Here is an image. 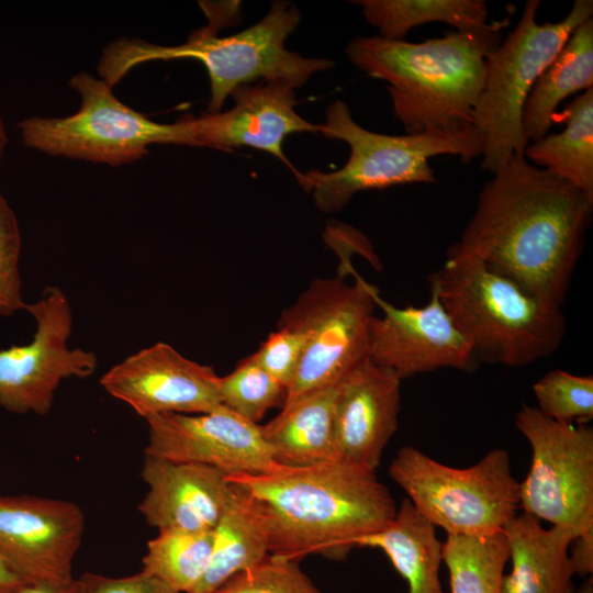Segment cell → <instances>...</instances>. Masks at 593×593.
Listing matches in <instances>:
<instances>
[{
  "instance_id": "d590c367",
  "label": "cell",
  "mask_w": 593,
  "mask_h": 593,
  "mask_svg": "<svg viewBox=\"0 0 593 593\" xmlns=\"http://www.w3.org/2000/svg\"><path fill=\"white\" fill-rule=\"evenodd\" d=\"M569 558L574 574L591 575L593 572V534L577 536L570 544Z\"/></svg>"
},
{
  "instance_id": "e0dca14e",
  "label": "cell",
  "mask_w": 593,
  "mask_h": 593,
  "mask_svg": "<svg viewBox=\"0 0 593 593\" xmlns=\"http://www.w3.org/2000/svg\"><path fill=\"white\" fill-rule=\"evenodd\" d=\"M294 91L290 82L281 79L236 87L230 96L234 100L230 110L181 118L188 146L254 147L280 159L299 181L302 172L283 154V139L292 133H318L320 124H312L296 113Z\"/></svg>"
},
{
  "instance_id": "8fae6325",
  "label": "cell",
  "mask_w": 593,
  "mask_h": 593,
  "mask_svg": "<svg viewBox=\"0 0 593 593\" xmlns=\"http://www.w3.org/2000/svg\"><path fill=\"white\" fill-rule=\"evenodd\" d=\"M516 428L532 448V463L519 482V508L552 526L593 534V429L562 423L523 405Z\"/></svg>"
},
{
  "instance_id": "e575fe53",
  "label": "cell",
  "mask_w": 593,
  "mask_h": 593,
  "mask_svg": "<svg viewBox=\"0 0 593 593\" xmlns=\"http://www.w3.org/2000/svg\"><path fill=\"white\" fill-rule=\"evenodd\" d=\"M199 5L209 21L208 25L202 29L215 35H217L220 29L237 23L236 16L240 13L239 1H199Z\"/></svg>"
},
{
  "instance_id": "cb8c5ba5",
  "label": "cell",
  "mask_w": 593,
  "mask_h": 593,
  "mask_svg": "<svg viewBox=\"0 0 593 593\" xmlns=\"http://www.w3.org/2000/svg\"><path fill=\"white\" fill-rule=\"evenodd\" d=\"M590 88H593L592 18L573 31L529 92L522 112V128L527 142H537L547 135L561 101Z\"/></svg>"
},
{
  "instance_id": "4fadbf2b",
  "label": "cell",
  "mask_w": 593,
  "mask_h": 593,
  "mask_svg": "<svg viewBox=\"0 0 593 593\" xmlns=\"http://www.w3.org/2000/svg\"><path fill=\"white\" fill-rule=\"evenodd\" d=\"M85 528L83 511L72 501L0 495V558L26 583L71 582Z\"/></svg>"
},
{
  "instance_id": "4316f807",
  "label": "cell",
  "mask_w": 593,
  "mask_h": 593,
  "mask_svg": "<svg viewBox=\"0 0 593 593\" xmlns=\"http://www.w3.org/2000/svg\"><path fill=\"white\" fill-rule=\"evenodd\" d=\"M508 557L503 532L478 537L447 535L443 562L450 593H501Z\"/></svg>"
},
{
  "instance_id": "74e56055",
  "label": "cell",
  "mask_w": 593,
  "mask_h": 593,
  "mask_svg": "<svg viewBox=\"0 0 593 593\" xmlns=\"http://www.w3.org/2000/svg\"><path fill=\"white\" fill-rule=\"evenodd\" d=\"M26 582L0 558V593H19Z\"/></svg>"
},
{
  "instance_id": "8992f818",
  "label": "cell",
  "mask_w": 593,
  "mask_h": 593,
  "mask_svg": "<svg viewBox=\"0 0 593 593\" xmlns=\"http://www.w3.org/2000/svg\"><path fill=\"white\" fill-rule=\"evenodd\" d=\"M325 115L318 133L345 142L349 147L348 160L335 171L310 170L298 181L325 213L343 210L361 191L436 182L429 165L434 156L458 155L469 163L482 155L483 141L474 126L459 132L380 134L359 125L342 100L333 102Z\"/></svg>"
},
{
  "instance_id": "f546056e",
  "label": "cell",
  "mask_w": 593,
  "mask_h": 593,
  "mask_svg": "<svg viewBox=\"0 0 593 593\" xmlns=\"http://www.w3.org/2000/svg\"><path fill=\"white\" fill-rule=\"evenodd\" d=\"M537 409L562 423L586 424L593 418V377L564 370L548 371L533 384Z\"/></svg>"
},
{
  "instance_id": "5b68a950",
  "label": "cell",
  "mask_w": 593,
  "mask_h": 593,
  "mask_svg": "<svg viewBox=\"0 0 593 593\" xmlns=\"http://www.w3.org/2000/svg\"><path fill=\"white\" fill-rule=\"evenodd\" d=\"M301 20L299 9L288 1H276L269 12L244 31L219 37L203 29L175 46H161L138 38L111 42L102 53L98 72L114 87L134 67L153 60L192 58L206 69L211 97L208 113L215 114L232 91L254 80H286L295 89L318 71L329 69L328 58L303 57L284 43Z\"/></svg>"
},
{
  "instance_id": "603a6c76",
  "label": "cell",
  "mask_w": 593,
  "mask_h": 593,
  "mask_svg": "<svg viewBox=\"0 0 593 593\" xmlns=\"http://www.w3.org/2000/svg\"><path fill=\"white\" fill-rule=\"evenodd\" d=\"M380 549L407 584V593H444L439 570L443 542L436 527L403 499L392 522L382 530L362 537L357 548Z\"/></svg>"
},
{
  "instance_id": "9a60e30c",
  "label": "cell",
  "mask_w": 593,
  "mask_h": 593,
  "mask_svg": "<svg viewBox=\"0 0 593 593\" xmlns=\"http://www.w3.org/2000/svg\"><path fill=\"white\" fill-rule=\"evenodd\" d=\"M220 376L208 365L157 342L110 368L100 385L145 419L152 416L203 414L222 407Z\"/></svg>"
},
{
  "instance_id": "d4e9b609",
  "label": "cell",
  "mask_w": 593,
  "mask_h": 593,
  "mask_svg": "<svg viewBox=\"0 0 593 593\" xmlns=\"http://www.w3.org/2000/svg\"><path fill=\"white\" fill-rule=\"evenodd\" d=\"M566 127L528 144L524 157L593 199V88L559 113Z\"/></svg>"
},
{
  "instance_id": "ba28073f",
  "label": "cell",
  "mask_w": 593,
  "mask_h": 593,
  "mask_svg": "<svg viewBox=\"0 0 593 593\" xmlns=\"http://www.w3.org/2000/svg\"><path fill=\"white\" fill-rule=\"evenodd\" d=\"M389 475L414 508L447 535L478 537L502 532L519 508V482L503 448L491 449L468 468H454L404 446L392 459Z\"/></svg>"
},
{
  "instance_id": "484cf974",
  "label": "cell",
  "mask_w": 593,
  "mask_h": 593,
  "mask_svg": "<svg viewBox=\"0 0 593 593\" xmlns=\"http://www.w3.org/2000/svg\"><path fill=\"white\" fill-rule=\"evenodd\" d=\"M369 24L379 36L403 40L410 30L426 23L440 22L458 31H471L489 22L488 4L483 0H359Z\"/></svg>"
},
{
  "instance_id": "5bb4252c",
  "label": "cell",
  "mask_w": 593,
  "mask_h": 593,
  "mask_svg": "<svg viewBox=\"0 0 593 593\" xmlns=\"http://www.w3.org/2000/svg\"><path fill=\"white\" fill-rule=\"evenodd\" d=\"M376 306L383 315L370 325L368 358L401 380L441 368L473 371L479 359L456 326L435 288L421 307H398L383 300L377 288Z\"/></svg>"
},
{
  "instance_id": "6da1fadb",
  "label": "cell",
  "mask_w": 593,
  "mask_h": 593,
  "mask_svg": "<svg viewBox=\"0 0 593 593\" xmlns=\"http://www.w3.org/2000/svg\"><path fill=\"white\" fill-rule=\"evenodd\" d=\"M593 199L511 157L488 181L459 244L540 301L561 307L580 258Z\"/></svg>"
},
{
  "instance_id": "4dcf8cb0",
  "label": "cell",
  "mask_w": 593,
  "mask_h": 593,
  "mask_svg": "<svg viewBox=\"0 0 593 593\" xmlns=\"http://www.w3.org/2000/svg\"><path fill=\"white\" fill-rule=\"evenodd\" d=\"M213 593H323L299 560L269 555L260 563L224 582Z\"/></svg>"
},
{
  "instance_id": "52a82bcc",
  "label": "cell",
  "mask_w": 593,
  "mask_h": 593,
  "mask_svg": "<svg viewBox=\"0 0 593 593\" xmlns=\"http://www.w3.org/2000/svg\"><path fill=\"white\" fill-rule=\"evenodd\" d=\"M539 5L528 0L518 24L486 57L473 126L483 141L481 167L492 175L511 157H524L529 144L522 128L526 99L573 31L593 15L592 0H575L563 20L539 24Z\"/></svg>"
},
{
  "instance_id": "2e32d148",
  "label": "cell",
  "mask_w": 593,
  "mask_h": 593,
  "mask_svg": "<svg viewBox=\"0 0 593 593\" xmlns=\"http://www.w3.org/2000/svg\"><path fill=\"white\" fill-rule=\"evenodd\" d=\"M145 421L146 456L205 465L227 475L262 473L276 465L260 425L224 405L210 413H167Z\"/></svg>"
},
{
  "instance_id": "9c48e42d",
  "label": "cell",
  "mask_w": 593,
  "mask_h": 593,
  "mask_svg": "<svg viewBox=\"0 0 593 593\" xmlns=\"http://www.w3.org/2000/svg\"><path fill=\"white\" fill-rule=\"evenodd\" d=\"M69 86L80 108L65 118L31 116L18 127L23 144L51 156L120 166L143 158L154 144L187 145L181 119L157 123L120 101L104 80L82 71Z\"/></svg>"
},
{
  "instance_id": "7c38bea8",
  "label": "cell",
  "mask_w": 593,
  "mask_h": 593,
  "mask_svg": "<svg viewBox=\"0 0 593 593\" xmlns=\"http://www.w3.org/2000/svg\"><path fill=\"white\" fill-rule=\"evenodd\" d=\"M25 310L35 322L32 340L0 350V406L26 414H47L60 382L85 379L98 367L93 351L71 348L72 311L67 295L46 287Z\"/></svg>"
},
{
  "instance_id": "3957f363",
  "label": "cell",
  "mask_w": 593,
  "mask_h": 593,
  "mask_svg": "<svg viewBox=\"0 0 593 593\" xmlns=\"http://www.w3.org/2000/svg\"><path fill=\"white\" fill-rule=\"evenodd\" d=\"M508 19L471 31H449L421 43L360 36L345 53L367 76L385 81L393 112L406 134L473 127L485 61L499 47Z\"/></svg>"
},
{
  "instance_id": "f1b7e54d",
  "label": "cell",
  "mask_w": 593,
  "mask_h": 593,
  "mask_svg": "<svg viewBox=\"0 0 593 593\" xmlns=\"http://www.w3.org/2000/svg\"><path fill=\"white\" fill-rule=\"evenodd\" d=\"M219 391L222 405L254 424L270 409H282L288 395V389L267 373L251 355L243 358L232 372L220 377Z\"/></svg>"
},
{
  "instance_id": "277c9868",
  "label": "cell",
  "mask_w": 593,
  "mask_h": 593,
  "mask_svg": "<svg viewBox=\"0 0 593 593\" xmlns=\"http://www.w3.org/2000/svg\"><path fill=\"white\" fill-rule=\"evenodd\" d=\"M429 282L479 360L527 366L553 354L563 340L561 307L532 295L459 243Z\"/></svg>"
},
{
  "instance_id": "7402d4cb",
  "label": "cell",
  "mask_w": 593,
  "mask_h": 593,
  "mask_svg": "<svg viewBox=\"0 0 593 593\" xmlns=\"http://www.w3.org/2000/svg\"><path fill=\"white\" fill-rule=\"evenodd\" d=\"M233 484V497L213 529L209 567L189 593H213L230 578L270 555L267 524L259 505L247 491Z\"/></svg>"
},
{
  "instance_id": "7a4b0ae2",
  "label": "cell",
  "mask_w": 593,
  "mask_h": 593,
  "mask_svg": "<svg viewBox=\"0 0 593 593\" xmlns=\"http://www.w3.org/2000/svg\"><path fill=\"white\" fill-rule=\"evenodd\" d=\"M259 505L270 555L344 560L362 537L385 528L398 506L376 470L333 460L306 467L275 465L257 474L228 475Z\"/></svg>"
},
{
  "instance_id": "ab89813d",
  "label": "cell",
  "mask_w": 593,
  "mask_h": 593,
  "mask_svg": "<svg viewBox=\"0 0 593 593\" xmlns=\"http://www.w3.org/2000/svg\"><path fill=\"white\" fill-rule=\"evenodd\" d=\"M574 593H593V580H586Z\"/></svg>"
},
{
  "instance_id": "836d02e7",
  "label": "cell",
  "mask_w": 593,
  "mask_h": 593,
  "mask_svg": "<svg viewBox=\"0 0 593 593\" xmlns=\"http://www.w3.org/2000/svg\"><path fill=\"white\" fill-rule=\"evenodd\" d=\"M76 580L79 593H178L143 571L120 578L86 572Z\"/></svg>"
},
{
  "instance_id": "ffe728a7",
  "label": "cell",
  "mask_w": 593,
  "mask_h": 593,
  "mask_svg": "<svg viewBox=\"0 0 593 593\" xmlns=\"http://www.w3.org/2000/svg\"><path fill=\"white\" fill-rule=\"evenodd\" d=\"M511 562L501 593H574L569 547L577 533L563 526L545 528L525 513L503 527Z\"/></svg>"
},
{
  "instance_id": "f35d334b",
  "label": "cell",
  "mask_w": 593,
  "mask_h": 593,
  "mask_svg": "<svg viewBox=\"0 0 593 593\" xmlns=\"http://www.w3.org/2000/svg\"><path fill=\"white\" fill-rule=\"evenodd\" d=\"M7 145H8V135L5 131V125H4L3 119L0 116V161L3 157Z\"/></svg>"
},
{
  "instance_id": "d6a6232c",
  "label": "cell",
  "mask_w": 593,
  "mask_h": 593,
  "mask_svg": "<svg viewBox=\"0 0 593 593\" xmlns=\"http://www.w3.org/2000/svg\"><path fill=\"white\" fill-rule=\"evenodd\" d=\"M305 342L302 333L277 327L251 356L267 373L289 391L301 362Z\"/></svg>"
},
{
  "instance_id": "ac0fdd59",
  "label": "cell",
  "mask_w": 593,
  "mask_h": 593,
  "mask_svg": "<svg viewBox=\"0 0 593 593\" xmlns=\"http://www.w3.org/2000/svg\"><path fill=\"white\" fill-rule=\"evenodd\" d=\"M401 381L367 358L337 383L335 433L340 460L377 470L398 429Z\"/></svg>"
},
{
  "instance_id": "83f0119b",
  "label": "cell",
  "mask_w": 593,
  "mask_h": 593,
  "mask_svg": "<svg viewBox=\"0 0 593 593\" xmlns=\"http://www.w3.org/2000/svg\"><path fill=\"white\" fill-rule=\"evenodd\" d=\"M212 546L213 530L160 529L147 541L142 571L178 593H189L209 567Z\"/></svg>"
},
{
  "instance_id": "1f68e13d",
  "label": "cell",
  "mask_w": 593,
  "mask_h": 593,
  "mask_svg": "<svg viewBox=\"0 0 593 593\" xmlns=\"http://www.w3.org/2000/svg\"><path fill=\"white\" fill-rule=\"evenodd\" d=\"M22 238L12 208L0 191V316L25 310L20 273Z\"/></svg>"
},
{
  "instance_id": "44dd1931",
  "label": "cell",
  "mask_w": 593,
  "mask_h": 593,
  "mask_svg": "<svg viewBox=\"0 0 593 593\" xmlns=\"http://www.w3.org/2000/svg\"><path fill=\"white\" fill-rule=\"evenodd\" d=\"M337 384L305 394L283 405L260 425L276 465L306 467L338 460L335 433Z\"/></svg>"
},
{
  "instance_id": "8d00e7d4",
  "label": "cell",
  "mask_w": 593,
  "mask_h": 593,
  "mask_svg": "<svg viewBox=\"0 0 593 593\" xmlns=\"http://www.w3.org/2000/svg\"><path fill=\"white\" fill-rule=\"evenodd\" d=\"M19 593H79L77 580L63 584L54 583H26Z\"/></svg>"
},
{
  "instance_id": "30bf717a",
  "label": "cell",
  "mask_w": 593,
  "mask_h": 593,
  "mask_svg": "<svg viewBox=\"0 0 593 593\" xmlns=\"http://www.w3.org/2000/svg\"><path fill=\"white\" fill-rule=\"evenodd\" d=\"M351 272L354 283L342 276L314 279L281 313L277 327L298 331L306 340L284 404L336 385L368 358L376 287Z\"/></svg>"
},
{
  "instance_id": "d6986e66",
  "label": "cell",
  "mask_w": 593,
  "mask_h": 593,
  "mask_svg": "<svg viewBox=\"0 0 593 593\" xmlns=\"http://www.w3.org/2000/svg\"><path fill=\"white\" fill-rule=\"evenodd\" d=\"M141 474L148 490L138 511L158 530H213L234 494L228 475L205 465L144 455Z\"/></svg>"
}]
</instances>
